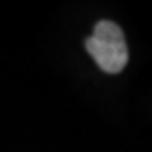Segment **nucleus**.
<instances>
[{"instance_id":"obj_1","label":"nucleus","mask_w":152,"mask_h":152,"mask_svg":"<svg viewBox=\"0 0 152 152\" xmlns=\"http://www.w3.org/2000/svg\"><path fill=\"white\" fill-rule=\"evenodd\" d=\"M86 51L98 68L108 75H117L127 66L129 49L122 29L112 20L95 24L93 34L86 39Z\"/></svg>"}]
</instances>
